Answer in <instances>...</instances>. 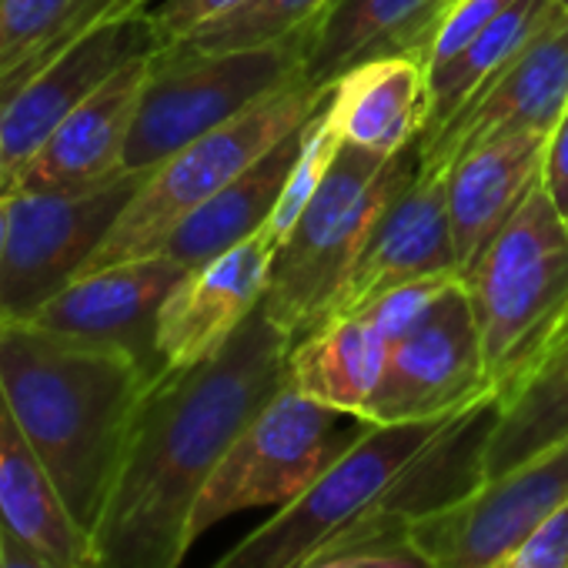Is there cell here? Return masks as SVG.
<instances>
[{
  "mask_svg": "<svg viewBox=\"0 0 568 568\" xmlns=\"http://www.w3.org/2000/svg\"><path fill=\"white\" fill-rule=\"evenodd\" d=\"M292 338L257 305L204 362L164 372L144 395L91 531L88 568H181L201 488L288 382Z\"/></svg>",
  "mask_w": 568,
  "mask_h": 568,
  "instance_id": "6da1fadb",
  "label": "cell"
},
{
  "mask_svg": "<svg viewBox=\"0 0 568 568\" xmlns=\"http://www.w3.org/2000/svg\"><path fill=\"white\" fill-rule=\"evenodd\" d=\"M154 382L128 352L34 322H0V385L88 535L108 505L131 425Z\"/></svg>",
  "mask_w": 568,
  "mask_h": 568,
  "instance_id": "7a4b0ae2",
  "label": "cell"
},
{
  "mask_svg": "<svg viewBox=\"0 0 568 568\" xmlns=\"http://www.w3.org/2000/svg\"><path fill=\"white\" fill-rule=\"evenodd\" d=\"M418 164L422 138L392 158L355 144L335 151L315 197L288 237L274 247L261 295V308L292 338V345L332 318L342 284L372 227L412 184Z\"/></svg>",
  "mask_w": 568,
  "mask_h": 568,
  "instance_id": "3957f363",
  "label": "cell"
},
{
  "mask_svg": "<svg viewBox=\"0 0 568 568\" xmlns=\"http://www.w3.org/2000/svg\"><path fill=\"white\" fill-rule=\"evenodd\" d=\"M462 281L475 305L488 385L505 398L568 325V221L541 181Z\"/></svg>",
  "mask_w": 568,
  "mask_h": 568,
  "instance_id": "277c9868",
  "label": "cell"
},
{
  "mask_svg": "<svg viewBox=\"0 0 568 568\" xmlns=\"http://www.w3.org/2000/svg\"><path fill=\"white\" fill-rule=\"evenodd\" d=\"M328 94L332 88L312 84L305 81V74H298L234 121L164 158L154 171H148L144 184L128 201L84 271L161 254L168 237L191 211H197L274 144L305 128L328 104Z\"/></svg>",
  "mask_w": 568,
  "mask_h": 568,
  "instance_id": "5b68a950",
  "label": "cell"
},
{
  "mask_svg": "<svg viewBox=\"0 0 568 568\" xmlns=\"http://www.w3.org/2000/svg\"><path fill=\"white\" fill-rule=\"evenodd\" d=\"M308 28L247 51H191L164 44L138 101L124 148V171H154L164 158L207 131L234 121L277 88L295 81L305 64Z\"/></svg>",
  "mask_w": 568,
  "mask_h": 568,
  "instance_id": "8992f818",
  "label": "cell"
},
{
  "mask_svg": "<svg viewBox=\"0 0 568 568\" xmlns=\"http://www.w3.org/2000/svg\"><path fill=\"white\" fill-rule=\"evenodd\" d=\"M458 412L425 422H368L308 488L284 501L211 568H305L328 545L358 528L375 508H382L405 468Z\"/></svg>",
  "mask_w": 568,
  "mask_h": 568,
  "instance_id": "52a82bcc",
  "label": "cell"
},
{
  "mask_svg": "<svg viewBox=\"0 0 568 568\" xmlns=\"http://www.w3.org/2000/svg\"><path fill=\"white\" fill-rule=\"evenodd\" d=\"M368 422L335 412L284 382V388L234 438L191 511V545L217 521L284 505L308 488Z\"/></svg>",
  "mask_w": 568,
  "mask_h": 568,
  "instance_id": "ba28073f",
  "label": "cell"
},
{
  "mask_svg": "<svg viewBox=\"0 0 568 568\" xmlns=\"http://www.w3.org/2000/svg\"><path fill=\"white\" fill-rule=\"evenodd\" d=\"M148 171H121L74 191L8 194V247L0 261V322H31L88 267Z\"/></svg>",
  "mask_w": 568,
  "mask_h": 568,
  "instance_id": "9c48e42d",
  "label": "cell"
},
{
  "mask_svg": "<svg viewBox=\"0 0 568 568\" xmlns=\"http://www.w3.org/2000/svg\"><path fill=\"white\" fill-rule=\"evenodd\" d=\"M561 508H568V438L412 521L408 541L432 568H491Z\"/></svg>",
  "mask_w": 568,
  "mask_h": 568,
  "instance_id": "30bf717a",
  "label": "cell"
},
{
  "mask_svg": "<svg viewBox=\"0 0 568 568\" xmlns=\"http://www.w3.org/2000/svg\"><path fill=\"white\" fill-rule=\"evenodd\" d=\"M471 295L452 277L435 305L392 345L385 375L362 422L395 425L452 415L488 395Z\"/></svg>",
  "mask_w": 568,
  "mask_h": 568,
  "instance_id": "8fae6325",
  "label": "cell"
},
{
  "mask_svg": "<svg viewBox=\"0 0 568 568\" xmlns=\"http://www.w3.org/2000/svg\"><path fill=\"white\" fill-rule=\"evenodd\" d=\"M164 44L168 41L154 24L151 8H141L94 24L88 34L54 54L0 108V154H4L0 197L14 187L18 174L71 111H78L124 64L158 54Z\"/></svg>",
  "mask_w": 568,
  "mask_h": 568,
  "instance_id": "7c38bea8",
  "label": "cell"
},
{
  "mask_svg": "<svg viewBox=\"0 0 568 568\" xmlns=\"http://www.w3.org/2000/svg\"><path fill=\"white\" fill-rule=\"evenodd\" d=\"M184 274L187 267L164 251L101 271H84L31 322L68 338L128 352L154 378H161L168 368L158 352V318Z\"/></svg>",
  "mask_w": 568,
  "mask_h": 568,
  "instance_id": "4fadbf2b",
  "label": "cell"
},
{
  "mask_svg": "<svg viewBox=\"0 0 568 568\" xmlns=\"http://www.w3.org/2000/svg\"><path fill=\"white\" fill-rule=\"evenodd\" d=\"M452 274H458V257L448 217V168L418 164L412 184L385 207L372 227L358 261L342 284L332 318L362 312L402 284Z\"/></svg>",
  "mask_w": 568,
  "mask_h": 568,
  "instance_id": "5bb4252c",
  "label": "cell"
},
{
  "mask_svg": "<svg viewBox=\"0 0 568 568\" xmlns=\"http://www.w3.org/2000/svg\"><path fill=\"white\" fill-rule=\"evenodd\" d=\"M568 111V11L555 4L551 21L525 44V51L432 141H422V168H452L468 148L551 128Z\"/></svg>",
  "mask_w": 568,
  "mask_h": 568,
  "instance_id": "9a60e30c",
  "label": "cell"
},
{
  "mask_svg": "<svg viewBox=\"0 0 568 568\" xmlns=\"http://www.w3.org/2000/svg\"><path fill=\"white\" fill-rule=\"evenodd\" d=\"M271 257L274 241L261 227L174 284L158 318V352L168 372L204 362L244 325L261 305Z\"/></svg>",
  "mask_w": 568,
  "mask_h": 568,
  "instance_id": "2e32d148",
  "label": "cell"
},
{
  "mask_svg": "<svg viewBox=\"0 0 568 568\" xmlns=\"http://www.w3.org/2000/svg\"><path fill=\"white\" fill-rule=\"evenodd\" d=\"M151 58L124 64L111 81H104L78 111H71L41 151L28 161L8 194L31 191H74L101 184L124 171V148L134 128L138 101L151 71ZM4 194V197H8Z\"/></svg>",
  "mask_w": 568,
  "mask_h": 568,
  "instance_id": "e0dca14e",
  "label": "cell"
},
{
  "mask_svg": "<svg viewBox=\"0 0 568 568\" xmlns=\"http://www.w3.org/2000/svg\"><path fill=\"white\" fill-rule=\"evenodd\" d=\"M452 4L455 0H328L308 24L302 74L332 88L368 61L412 58L425 68Z\"/></svg>",
  "mask_w": 568,
  "mask_h": 568,
  "instance_id": "ac0fdd59",
  "label": "cell"
},
{
  "mask_svg": "<svg viewBox=\"0 0 568 568\" xmlns=\"http://www.w3.org/2000/svg\"><path fill=\"white\" fill-rule=\"evenodd\" d=\"M548 134L521 131L481 141L458 154L448 168V217L458 257V277H465L488 251L495 234L541 181Z\"/></svg>",
  "mask_w": 568,
  "mask_h": 568,
  "instance_id": "d6986e66",
  "label": "cell"
},
{
  "mask_svg": "<svg viewBox=\"0 0 568 568\" xmlns=\"http://www.w3.org/2000/svg\"><path fill=\"white\" fill-rule=\"evenodd\" d=\"M0 518L58 568L91 565V535L68 511L0 385Z\"/></svg>",
  "mask_w": 568,
  "mask_h": 568,
  "instance_id": "ffe728a7",
  "label": "cell"
},
{
  "mask_svg": "<svg viewBox=\"0 0 568 568\" xmlns=\"http://www.w3.org/2000/svg\"><path fill=\"white\" fill-rule=\"evenodd\" d=\"M325 118L342 144L392 158L422 138L425 68L412 58L358 64L332 84Z\"/></svg>",
  "mask_w": 568,
  "mask_h": 568,
  "instance_id": "44dd1931",
  "label": "cell"
},
{
  "mask_svg": "<svg viewBox=\"0 0 568 568\" xmlns=\"http://www.w3.org/2000/svg\"><path fill=\"white\" fill-rule=\"evenodd\" d=\"M302 141H305V128L274 144L247 171H241L231 184H224L214 197H207L197 211H191L168 237L164 254L174 257L181 267L194 271L211 257L231 251L234 244L247 241L251 234H257L271 221L281 201V191L288 184V174L298 161Z\"/></svg>",
  "mask_w": 568,
  "mask_h": 568,
  "instance_id": "7402d4cb",
  "label": "cell"
},
{
  "mask_svg": "<svg viewBox=\"0 0 568 568\" xmlns=\"http://www.w3.org/2000/svg\"><path fill=\"white\" fill-rule=\"evenodd\" d=\"M388 352L392 342L368 312L338 315L292 345L288 385L335 412L365 418Z\"/></svg>",
  "mask_w": 568,
  "mask_h": 568,
  "instance_id": "603a6c76",
  "label": "cell"
},
{
  "mask_svg": "<svg viewBox=\"0 0 568 568\" xmlns=\"http://www.w3.org/2000/svg\"><path fill=\"white\" fill-rule=\"evenodd\" d=\"M555 0H515L471 44L455 58L425 71V128L422 141H432L448 128L551 21Z\"/></svg>",
  "mask_w": 568,
  "mask_h": 568,
  "instance_id": "cb8c5ba5",
  "label": "cell"
},
{
  "mask_svg": "<svg viewBox=\"0 0 568 568\" xmlns=\"http://www.w3.org/2000/svg\"><path fill=\"white\" fill-rule=\"evenodd\" d=\"M154 0H0V108L94 24Z\"/></svg>",
  "mask_w": 568,
  "mask_h": 568,
  "instance_id": "d4e9b609",
  "label": "cell"
},
{
  "mask_svg": "<svg viewBox=\"0 0 568 568\" xmlns=\"http://www.w3.org/2000/svg\"><path fill=\"white\" fill-rule=\"evenodd\" d=\"M568 438V325L535 372L505 398L485 452V478H498Z\"/></svg>",
  "mask_w": 568,
  "mask_h": 568,
  "instance_id": "484cf974",
  "label": "cell"
},
{
  "mask_svg": "<svg viewBox=\"0 0 568 568\" xmlns=\"http://www.w3.org/2000/svg\"><path fill=\"white\" fill-rule=\"evenodd\" d=\"M328 0H244L231 14L174 41L191 51H247L305 31Z\"/></svg>",
  "mask_w": 568,
  "mask_h": 568,
  "instance_id": "4316f807",
  "label": "cell"
},
{
  "mask_svg": "<svg viewBox=\"0 0 568 568\" xmlns=\"http://www.w3.org/2000/svg\"><path fill=\"white\" fill-rule=\"evenodd\" d=\"M342 148V141L335 138V131L328 128V118H325V108L305 124V141H302V151H298V161L288 174V184L281 191V201L271 214V221L264 224L267 237L274 241V247L288 237V231L295 227V221L302 217V211L308 207V201L315 197L335 151Z\"/></svg>",
  "mask_w": 568,
  "mask_h": 568,
  "instance_id": "83f0119b",
  "label": "cell"
},
{
  "mask_svg": "<svg viewBox=\"0 0 568 568\" xmlns=\"http://www.w3.org/2000/svg\"><path fill=\"white\" fill-rule=\"evenodd\" d=\"M511 4H515V0H455V4L448 8V14H445V21H442V28H438V34H435L425 71L448 61V58H455L491 21H498Z\"/></svg>",
  "mask_w": 568,
  "mask_h": 568,
  "instance_id": "f1b7e54d",
  "label": "cell"
},
{
  "mask_svg": "<svg viewBox=\"0 0 568 568\" xmlns=\"http://www.w3.org/2000/svg\"><path fill=\"white\" fill-rule=\"evenodd\" d=\"M241 4L244 0H154L151 14H154L158 31L171 44V41H181V38L201 31L204 24L231 14Z\"/></svg>",
  "mask_w": 568,
  "mask_h": 568,
  "instance_id": "f546056e",
  "label": "cell"
},
{
  "mask_svg": "<svg viewBox=\"0 0 568 568\" xmlns=\"http://www.w3.org/2000/svg\"><path fill=\"white\" fill-rule=\"evenodd\" d=\"M491 568H568V508L548 518L528 541Z\"/></svg>",
  "mask_w": 568,
  "mask_h": 568,
  "instance_id": "4dcf8cb0",
  "label": "cell"
},
{
  "mask_svg": "<svg viewBox=\"0 0 568 568\" xmlns=\"http://www.w3.org/2000/svg\"><path fill=\"white\" fill-rule=\"evenodd\" d=\"M305 568H432L425 551L412 541L398 545H372V548H352V551H335L325 558L308 561Z\"/></svg>",
  "mask_w": 568,
  "mask_h": 568,
  "instance_id": "1f68e13d",
  "label": "cell"
},
{
  "mask_svg": "<svg viewBox=\"0 0 568 568\" xmlns=\"http://www.w3.org/2000/svg\"><path fill=\"white\" fill-rule=\"evenodd\" d=\"M541 184L568 221V111L548 134L545 158H541Z\"/></svg>",
  "mask_w": 568,
  "mask_h": 568,
  "instance_id": "d6a6232c",
  "label": "cell"
},
{
  "mask_svg": "<svg viewBox=\"0 0 568 568\" xmlns=\"http://www.w3.org/2000/svg\"><path fill=\"white\" fill-rule=\"evenodd\" d=\"M0 568H58L41 558L4 518H0Z\"/></svg>",
  "mask_w": 568,
  "mask_h": 568,
  "instance_id": "836d02e7",
  "label": "cell"
},
{
  "mask_svg": "<svg viewBox=\"0 0 568 568\" xmlns=\"http://www.w3.org/2000/svg\"><path fill=\"white\" fill-rule=\"evenodd\" d=\"M0 184H4V154H0Z\"/></svg>",
  "mask_w": 568,
  "mask_h": 568,
  "instance_id": "e575fe53",
  "label": "cell"
},
{
  "mask_svg": "<svg viewBox=\"0 0 568 568\" xmlns=\"http://www.w3.org/2000/svg\"><path fill=\"white\" fill-rule=\"evenodd\" d=\"M555 4H558V8H565V11H568V0H555Z\"/></svg>",
  "mask_w": 568,
  "mask_h": 568,
  "instance_id": "d590c367",
  "label": "cell"
}]
</instances>
